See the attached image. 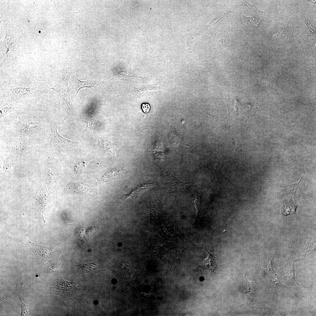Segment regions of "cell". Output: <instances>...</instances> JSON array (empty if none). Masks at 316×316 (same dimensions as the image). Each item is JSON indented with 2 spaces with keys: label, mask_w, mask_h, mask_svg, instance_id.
<instances>
[{
  "label": "cell",
  "mask_w": 316,
  "mask_h": 316,
  "mask_svg": "<svg viewBox=\"0 0 316 316\" xmlns=\"http://www.w3.org/2000/svg\"><path fill=\"white\" fill-rule=\"evenodd\" d=\"M126 266L127 268H128L129 267V265H128L127 264L126 265Z\"/></svg>",
  "instance_id": "cell-27"
},
{
  "label": "cell",
  "mask_w": 316,
  "mask_h": 316,
  "mask_svg": "<svg viewBox=\"0 0 316 316\" xmlns=\"http://www.w3.org/2000/svg\"><path fill=\"white\" fill-rule=\"evenodd\" d=\"M300 260L299 258L295 259L288 257L286 264L278 269V271L285 282L290 287H296L299 285L295 279L294 263Z\"/></svg>",
  "instance_id": "cell-8"
},
{
  "label": "cell",
  "mask_w": 316,
  "mask_h": 316,
  "mask_svg": "<svg viewBox=\"0 0 316 316\" xmlns=\"http://www.w3.org/2000/svg\"><path fill=\"white\" fill-rule=\"evenodd\" d=\"M69 78L67 73L63 70L55 71L49 76L47 84L49 89L56 92L67 104L69 109L71 104L69 97L68 81Z\"/></svg>",
  "instance_id": "cell-1"
},
{
  "label": "cell",
  "mask_w": 316,
  "mask_h": 316,
  "mask_svg": "<svg viewBox=\"0 0 316 316\" xmlns=\"http://www.w3.org/2000/svg\"><path fill=\"white\" fill-rule=\"evenodd\" d=\"M142 108L144 112L147 113L149 111L150 109V106L148 103H144L142 105Z\"/></svg>",
  "instance_id": "cell-25"
},
{
  "label": "cell",
  "mask_w": 316,
  "mask_h": 316,
  "mask_svg": "<svg viewBox=\"0 0 316 316\" xmlns=\"http://www.w3.org/2000/svg\"><path fill=\"white\" fill-rule=\"evenodd\" d=\"M243 16L248 24L254 28H255L259 23L260 20L258 18L255 17H247L244 16Z\"/></svg>",
  "instance_id": "cell-22"
},
{
  "label": "cell",
  "mask_w": 316,
  "mask_h": 316,
  "mask_svg": "<svg viewBox=\"0 0 316 316\" xmlns=\"http://www.w3.org/2000/svg\"><path fill=\"white\" fill-rule=\"evenodd\" d=\"M164 180L167 194L176 193L182 196L185 186L192 184V182H184L180 181L173 174L171 171L167 172Z\"/></svg>",
  "instance_id": "cell-9"
},
{
  "label": "cell",
  "mask_w": 316,
  "mask_h": 316,
  "mask_svg": "<svg viewBox=\"0 0 316 316\" xmlns=\"http://www.w3.org/2000/svg\"><path fill=\"white\" fill-rule=\"evenodd\" d=\"M146 206L147 210L149 214L150 222L152 224H156L161 222L164 217L163 207L153 195H149L146 203Z\"/></svg>",
  "instance_id": "cell-7"
},
{
  "label": "cell",
  "mask_w": 316,
  "mask_h": 316,
  "mask_svg": "<svg viewBox=\"0 0 316 316\" xmlns=\"http://www.w3.org/2000/svg\"><path fill=\"white\" fill-rule=\"evenodd\" d=\"M50 135L47 138V144L50 147L57 149H64L77 145V142L70 140L61 136L58 133L57 126L51 128Z\"/></svg>",
  "instance_id": "cell-5"
},
{
  "label": "cell",
  "mask_w": 316,
  "mask_h": 316,
  "mask_svg": "<svg viewBox=\"0 0 316 316\" xmlns=\"http://www.w3.org/2000/svg\"><path fill=\"white\" fill-rule=\"evenodd\" d=\"M73 92L74 96L77 97L79 90L83 88L88 87L91 88L96 87L99 84V83H95L89 81H81L78 79L77 77L74 76L71 78Z\"/></svg>",
  "instance_id": "cell-13"
},
{
  "label": "cell",
  "mask_w": 316,
  "mask_h": 316,
  "mask_svg": "<svg viewBox=\"0 0 316 316\" xmlns=\"http://www.w3.org/2000/svg\"><path fill=\"white\" fill-rule=\"evenodd\" d=\"M242 283L243 292L247 298L253 302H259V290L253 281H250L247 279L246 274L245 279L243 281Z\"/></svg>",
  "instance_id": "cell-11"
},
{
  "label": "cell",
  "mask_w": 316,
  "mask_h": 316,
  "mask_svg": "<svg viewBox=\"0 0 316 316\" xmlns=\"http://www.w3.org/2000/svg\"><path fill=\"white\" fill-rule=\"evenodd\" d=\"M132 276H131V277H131V278H132Z\"/></svg>",
  "instance_id": "cell-29"
},
{
  "label": "cell",
  "mask_w": 316,
  "mask_h": 316,
  "mask_svg": "<svg viewBox=\"0 0 316 316\" xmlns=\"http://www.w3.org/2000/svg\"><path fill=\"white\" fill-rule=\"evenodd\" d=\"M11 97L15 102L21 100L33 97L47 92L49 89H38L34 87H13L11 89Z\"/></svg>",
  "instance_id": "cell-6"
},
{
  "label": "cell",
  "mask_w": 316,
  "mask_h": 316,
  "mask_svg": "<svg viewBox=\"0 0 316 316\" xmlns=\"http://www.w3.org/2000/svg\"><path fill=\"white\" fill-rule=\"evenodd\" d=\"M305 22L306 24L307 25L308 28V29L310 31V32L312 33H315V31L314 30V29L313 28V25H312V24L310 23H309L308 22V23L306 21H305Z\"/></svg>",
  "instance_id": "cell-26"
},
{
  "label": "cell",
  "mask_w": 316,
  "mask_h": 316,
  "mask_svg": "<svg viewBox=\"0 0 316 316\" xmlns=\"http://www.w3.org/2000/svg\"><path fill=\"white\" fill-rule=\"evenodd\" d=\"M90 159L87 158L84 159L79 161L76 164L75 166V169H76V171L77 170H79V171L83 170L84 168L85 167L87 164L90 161Z\"/></svg>",
  "instance_id": "cell-23"
},
{
  "label": "cell",
  "mask_w": 316,
  "mask_h": 316,
  "mask_svg": "<svg viewBox=\"0 0 316 316\" xmlns=\"http://www.w3.org/2000/svg\"><path fill=\"white\" fill-rule=\"evenodd\" d=\"M41 126L38 121L31 119L21 121L16 128L15 132L17 137L16 139H22L28 141L27 138L32 137L38 133L40 130Z\"/></svg>",
  "instance_id": "cell-3"
},
{
  "label": "cell",
  "mask_w": 316,
  "mask_h": 316,
  "mask_svg": "<svg viewBox=\"0 0 316 316\" xmlns=\"http://www.w3.org/2000/svg\"><path fill=\"white\" fill-rule=\"evenodd\" d=\"M126 172L119 168H115L107 171L102 177L104 182H107L113 180L119 179L124 177Z\"/></svg>",
  "instance_id": "cell-16"
},
{
  "label": "cell",
  "mask_w": 316,
  "mask_h": 316,
  "mask_svg": "<svg viewBox=\"0 0 316 316\" xmlns=\"http://www.w3.org/2000/svg\"><path fill=\"white\" fill-rule=\"evenodd\" d=\"M128 268H129V269H130L131 267H128Z\"/></svg>",
  "instance_id": "cell-28"
},
{
  "label": "cell",
  "mask_w": 316,
  "mask_h": 316,
  "mask_svg": "<svg viewBox=\"0 0 316 316\" xmlns=\"http://www.w3.org/2000/svg\"><path fill=\"white\" fill-rule=\"evenodd\" d=\"M22 302V307L21 316L27 315L29 312L28 309L26 307V305Z\"/></svg>",
  "instance_id": "cell-24"
},
{
  "label": "cell",
  "mask_w": 316,
  "mask_h": 316,
  "mask_svg": "<svg viewBox=\"0 0 316 316\" xmlns=\"http://www.w3.org/2000/svg\"><path fill=\"white\" fill-rule=\"evenodd\" d=\"M99 265L98 262L87 264H83L75 266V271L81 274L88 275L92 273L96 267Z\"/></svg>",
  "instance_id": "cell-17"
},
{
  "label": "cell",
  "mask_w": 316,
  "mask_h": 316,
  "mask_svg": "<svg viewBox=\"0 0 316 316\" xmlns=\"http://www.w3.org/2000/svg\"><path fill=\"white\" fill-rule=\"evenodd\" d=\"M15 102L11 98L6 97L1 103L0 118L1 120L4 117L13 111L16 107Z\"/></svg>",
  "instance_id": "cell-14"
},
{
  "label": "cell",
  "mask_w": 316,
  "mask_h": 316,
  "mask_svg": "<svg viewBox=\"0 0 316 316\" xmlns=\"http://www.w3.org/2000/svg\"><path fill=\"white\" fill-rule=\"evenodd\" d=\"M154 185L155 184L153 183L142 184L134 188L130 193L127 195H124L123 197L126 200L129 197H131L132 198H137Z\"/></svg>",
  "instance_id": "cell-15"
},
{
  "label": "cell",
  "mask_w": 316,
  "mask_h": 316,
  "mask_svg": "<svg viewBox=\"0 0 316 316\" xmlns=\"http://www.w3.org/2000/svg\"><path fill=\"white\" fill-rule=\"evenodd\" d=\"M99 144L100 148L105 153L112 154L114 152V146L108 140L104 138H100Z\"/></svg>",
  "instance_id": "cell-18"
},
{
  "label": "cell",
  "mask_w": 316,
  "mask_h": 316,
  "mask_svg": "<svg viewBox=\"0 0 316 316\" xmlns=\"http://www.w3.org/2000/svg\"><path fill=\"white\" fill-rule=\"evenodd\" d=\"M315 237L309 238L305 248L302 251L301 255L302 256H305L308 252L315 250Z\"/></svg>",
  "instance_id": "cell-20"
},
{
  "label": "cell",
  "mask_w": 316,
  "mask_h": 316,
  "mask_svg": "<svg viewBox=\"0 0 316 316\" xmlns=\"http://www.w3.org/2000/svg\"><path fill=\"white\" fill-rule=\"evenodd\" d=\"M76 285L74 282L66 281L60 278L54 282L51 288V293L64 297L71 296L79 290Z\"/></svg>",
  "instance_id": "cell-4"
},
{
  "label": "cell",
  "mask_w": 316,
  "mask_h": 316,
  "mask_svg": "<svg viewBox=\"0 0 316 316\" xmlns=\"http://www.w3.org/2000/svg\"><path fill=\"white\" fill-rule=\"evenodd\" d=\"M9 148L18 158L20 157L29 148L30 143L23 139H16L10 144Z\"/></svg>",
  "instance_id": "cell-12"
},
{
  "label": "cell",
  "mask_w": 316,
  "mask_h": 316,
  "mask_svg": "<svg viewBox=\"0 0 316 316\" xmlns=\"http://www.w3.org/2000/svg\"><path fill=\"white\" fill-rule=\"evenodd\" d=\"M305 180L302 177L300 181L292 185H284L280 193L281 196L288 194H292L294 198L304 197L309 194L305 185Z\"/></svg>",
  "instance_id": "cell-10"
},
{
  "label": "cell",
  "mask_w": 316,
  "mask_h": 316,
  "mask_svg": "<svg viewBox=\"0 0 316 316\" xmlns=\"http://www.w3.org/2000/svg\"><path fill=\"white\" fill-rule=\"evenodd\" d=\"M297 206L291 202H286L282 206L281 211L282 214L287 215L291 214H296V208Z\"/></svg>",
  "instance_id": "cell-19"
},
{
  "label": "cell",
  "mask_w": 316,
  "mask_h": 316,
  "mask_svg": "<svg viewBox=\"0 0 316 316\" xmlns=\"http://www.w3.org/2000/svg\"><path fill=\"white\" fill-rule=\"evenodd\" d=\"M241 95L233 96L228 101L227 105L229 114L236 117L240 114L246 116H251L255 112L253 105L250 101L243 98Z\"/></svg>",
  "instance_id": "cell-2"
},
{
  "label": "cell",
  "mask_w": 316,
  "mask_h": 316,
  "mask_svg": "<svg viewBox=\"0 0 316 316\" xmlns=\"http://www.w3.org/2000/svg\"><path fill=\"white\" fill-rule=\"evenodd\" d=\"M203 249L209 254L208 258L204 260L203 265L206 269L210 270L215 265V258L207 250L204 248Z\"/></svg>",
  "instance_id": "cell-21"
}]
</instances>
